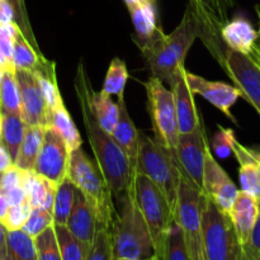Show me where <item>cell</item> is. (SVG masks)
Here are the masks:
<instances>
[{
    "instance_id": "836d02e7",
    "label": "cell",
    "mask_w": 260,
    "mask_h": 260,
    "mask_svg": "<svg viewBox=\"0 0 260 260\" xmlns=\"http://www.w3.org/2000/svg\"><path fill=\"white\" fill-rule=\"evenodd\" d=\"M86 260H113V238L111 228L103 225L96 226L93 244Z\"/></svg>"
},
{
    "instance_id": "484cf974",
    "label": "cell",
    "mask_w": 260,
    "mask_h": 260,
    "mask_svg": "<svg viewBox=\"0 0 260 260\" xmlns=\"http://www.w3.org/2000/svg\"><path fill=\"white\" fill-rule=\"evenodd\" d=\"M48 127H52L60 134L70 151L81 146V136L76 128L75 123H74L73 118L69 114L68 109L65 108L63 102L58 103L51 111L50 117H48Z\"/></svg>"
},
{
    "instance_id": "60d3db41",
    "label": "cell",
    "mask_w": 260,
    "mask_h": 260,
    "mask_svg": "<svg viewBox=\"0 0 260 260\" xmlns=\"http://www.w3.org/2000/svg\"><path fill=\"white\" fill-rule=\"evenodd\" d=\"M243 251L244 260H258V256L260 255V202L255 223Z\"/></svg>"
},
{
    "instance_id": "5bb4252c",
    "label": "cell",
    "mask_w": 260,
    "mask_h": 260,
    "mask_svg": "<svg viewBox=\"0 0 260 260\" xmlns=\"http://www.w3.org/2000/svg\"><path fill=\"white\" fill-rule=\"evenodd\" d=\"M238 192L239 189L235 183L218 164L211 152V149H208L206 152L205 167H203V194L210 198L221 210L229 212L238 196Z\"/></svg>"
},
{
    "instance_id": "277c9868",
    "label": "cell",
    "mask_w": 260,
    "mask_h": 260,
    "mask_svg": "<svg viewBox=\"0 0 260 260\" xmlns=\"http://www.w3.org/2000/svg\"><path fill=\"white\" fill-rule=\"evenodd\" d=\"M136 172L149 178L165 196L177 218L178 190L182 170L174 155L154 139L140 134V150Z\"/></svg>"
},
{
    "instance_id": "d4e9b609",
    "label": "cell",
    "mask_w": 260,
    "mask_h": 260,
    "mask_svg": "<svg viewBox=\"0 0 260 260\" xmlns=\"http://www.w3.org/2000/svg\"><path fill=\"white\" fill-rule=\"evenodd\" d=\"M25 127H27V123L23 119L22 114L0 112V135H2V144L8 150L13 161L17 157L20 142H22L23 136H24Z\"/></svg>"
},
{
    "instance_id": "ee69618b",
    "label": "cell",
    "mask_w": 260,
    "mask_h": 260,
    "mask_svg": "<svg viewBox=\"0 0 260 260\" xmlns=\"http://www.w3.org/2000/svg\"><path fill=\"white\" fill-rule=\"evenodd\" d=\"M13 164H14V161H13V159L10 157L8 150L5 149L4 145L0 144V174H2L3 172H5L8 168L12 167Z\"/></svg>"
},
{
    "instance_id": "f546056e",
    "label": "cell",
    "mask_w": 260,
    "mask_h": 260,
    "mask_svg": "<svg viewBox=\"0 0 260 260\" xmlns=\"http://www.w3.org/2000/svg\"><path fill=\"white\" fill-rule=\"evenodd\" d=\"M53 228L60 248L61 260H86L88 251L85 250L83 244L73 235L68 226L53 223Z\"/></svg>"
},
{
    "instance_id": "d6a6232c",
    "label": "cell",
    "mask_w": 260,
    "mask_h": 260,
    "mask_svg": "<svg viewBox=\"0 0 260 260\" xmlns=\"http://www.w3.org/2000/svg\"><path fill=\"white\" fill-rule=\"evenodd\" d=\"M162 260H190L182 228L177 220L170 226L169 233L165 238Z\"/></svg>"
},
{
    "instance_id": "d590c367",
    "label": "cell",
    "mask_w": 260,
    "mask_h": 260,
    "mask_svg": "<svg viewBox=\"0 0 260 260\" xmlns=\"http://www.w3.org/2000/svg\"><path fill=\"white\" fill-rule=\"evenodd\" d=\"M10 5H12L13 10H14V23L18 25L20 32L25 37V40L38 51L41 52L40 43L36 40V36L33 33L32 24L29 20V14H28L27 7H25L24 0H7Z\"/></svg>"
},
{
    "instance_id": "b9f144b4",
    "label": "cell",
    "mask_w": 260,
    "mask_h": 260,
    "mask_svg": "<svg viewBox=\"0 0 260 260\" xmlns=\"http://www.w3.org/2000/svg\"><path fill=\"white\" fill-rule=\"evenodd\" d=\"M7 197L8 202L10 206L14 205H20V203L28 202L27 201V193H25L24 187H15L12 189L7 190V192H3Z\"/></svg>"
},
{
    "instance_id": "e575fe53",
    "label": "cell",
    "mask_w": 260,
    "mask_h": 260,
    "mask_svg": "<svg viewBox=\"0 0 260 260\" xmlns=\"http://www.w3.org/2000/svg\"><path fill=\"white\" fill-rule=\"evenodd\" d=\"M33 239L38 260H61L60 248L53 225L36 235Z\"/></svg>"
},
{
    "instance_id": "8992f818",
    "label": "cell",
    "mask_w": 260,
    "mask_h": 260,
    "mask_svg": "<svg viewBox=\"0 0 260 260\" xmlns=\"http://www.w3.org/2000/svg\"><path fill=\"white\" fill-rule=\"evenodd\" d=\"M134 188L137 203L151 234L155 260H162L165 238L177 218L169 202L159 188L141 173H135Z\"/></svg>"
},
{
    "instance_id": "9c48e42d",
    "label": "cell",
    "mask_w": 260,
    "mask_h": 260,
    "mask_svg": "<svg viewBox=\"0 0 260 260\" xmlns=\"http://www.w3.org/2000/svg\"><path fill=\"white\" fill-rule=\"evenodd\" d=\"M177 221L182 228L190 260H206L202 240V190L182 173L178 190Z\"/></svg>"
},
{
    "instance_id": "4316f807",
    "label": "cell",
    "mask_w": 260,
    "mask_h": 260,
    "mask_svg": "<svg viewBox=\"0 0 260 260\" xmlns=\"http://www.w3.org/2000/svg\"><path fill=\"white\" fill-rule=\"evenodd\" d=\"M128 12L131 14L135 30H136L135 37L140 40H146L156 32L159 25H157L155 3L144 0L139 4L128 7Z\"/></svg>"
},
{
    "instance_id": "2e32d148",
    "label": "cell",
    "mask_w": 260,
    "mask_h": 260,
    "mask_svg": "<svg viewBox=\"0 0 260 260\" xmlns=\"http://www.w3.org/2000/svg\"><path fill=\"white\" fill-rule=\"evenodd\" d=\"M185 79L194 95L200 94L218 111L222 112L226 117H229L234 123H236V119L231 113V108L240 98V93L235 86L222 81L206 80L202 76L196 75L189 71H185Z\"/></svg>"
},
{
    "instance_id": "1f68e13d",
    "label": "cell",
    "mask_w": 260,
    "mask_h": 260,
    "mask_svg": "<svg viewBox=\"0 0 260 260\" xmlns=\"http://www.w3.org/2000/svg\"><path fill=\"white\" fill-rule=\"evenodd\" d=\"M127 79H128V73H127L126 63L119 57H114L107 70L102 91L108 95H123Z\"/></svg>"
},
{
    "instance_id": "ffe728a7",
    "label": "cell",
    "mask_w": 260,
    "mask_h": 260,
    "mask_svg": "<svg viewBox=\"0 0 260 260\" xmlns=\"http://www.w3.org/2000/svg\"><path fill=\"white\" fill-rule=\"evenodd\" d=\"M258 198L251 194V193L239 189L238 196H236L235 201H234L233 206L229 211V215H230L233 225L235 228L236 235H238L243 249L248 243L249 236H250L254 223H255L256 216H258Z\"/></svg>"
},
{
    "instance_id": "52a82bcc",
    "label": "cell",
    "mask_w": 260,
    "mask_h": 260,
    "mask_svg": "<svg viewBox=\"0 0 260 260\" xmlns=\"http://www.w3.org/2000/svg\"><path fill=\"white\" fill-rule=\"evenodd\" d=\"M145 86H146L154 140L168 151L172 152L175 157V147H177L179 129H178L177 111H175L172 89L167 88L161 80L154 76H150Z\"/></svg>"
},
{
    "instance_id": "e0dca14e",
    "label": "cell",
    "mask_w": 260,
    "mask_h": 260,
    "mask_svg": "<svg viewBox=\"0 0 260 260\" xmlns=\"http://www.w3.org/2000/svg\"><path fill=\"white\" fill-rule=\"evenodd\" d=\"M185 68L180 69L178 75L170 84V89L174 95L175 111H177V122L179 134H187L197 128L201 123L200 113L197 111L194 102V94L190 90L185 79Z\"/></svg>"
},
{
    "instance_id": "ba28073f",
    "label": "cell",
    "mask_w": 260,
    "mask_h": 260,
    "mask_svg": "<svg viewBox=\"0 0 260 260\" xmlns=\"http://www.w3.org/2000/svg\"><path fill=\"white\" fill-rule=\"evenodd\" d=\"M235 0H189L188 7L192 10L198 27V38L222 68L228 47L221 37L223 25L229 22L230 10Z\"/></svg>"
},
{
    "instance_id": "83f0119b",
    "label": "cell",
    "mask_w": 260,
    "mask_h": 260,
    "mask_svg": "<svg viewBox=\"0 0 260 260\" xmlns=\"http://www.w3.org/2000/svg\"><path fill=\"white\" fill-rule=\"evenodd\" d=\"M7 253L8 260H38L35 239L23 229L8 230Z\"/></svg>"
},
{
    "instance_id": "7dc6e473",
    "label": "cell",
    "mask_w": 260,
    "mask_h": 260,
    "mask_svg": "<svg viewBox=\"0 0 260 260\" xmlns=\"http://www.w3.org/2000/svg\"><path fill=\"white\" fill-rule=\"evenodd\" d=\"M255 12H256V15H258L259 18V30H258V40H256V43H255V47H254L253 52L256 53V55L260 57V4H258L255 7Z\"/></svg>"
},
{
    "instance_id": "db71d44e",
    "label": "cell",
    "mask_w": 260,
    "mask_h": 260,
    "mask_svg": "<svg viewBox=\"0 0 260 260\" xmlns=\"http://www.w3.org/2000/svg\"><path fill=\"white\" fill-rule=\"evenodd\" d=\"M0 144H2V135H0Z\"/></svg>"
},
{
    "instance_id": "6da1fadb",
    "label": "cell",
    "mask_w": 260,
    "mask_h": 260,
    "mask_svg": "<svg viewBox=\"0 0 260 260\" xmlns=\"http://www.w3.org/2000/svg\"><path fill=\"white\" fill-rule=\"evenodd\" d=\"M74 85H75L81 114H83L84 127H85L86 135H88L91 151L95 157L96 168L101 172L102 177L113 197L114 203H117L121 200L122 196L128 192L134 185V178L136 172L132 169L131 162L128 161L119 145L114 141L112 135L104 131L91 114L88 102H86L83 84H81L78 74L74 80Z\"/></svg>"
},
{
    "instance_id": "74e56055",
    "label": "cell",
    "mask_w": 260,
    "mask_h": 260,
    "mask_svg": "<svg viewBox=\"0 0 260 260\" xmlns=\"http://www.w3.org/2000/svg\"><path fill=\"white\" fill-rule=\"evenodd\" d=\"M30 211H32V207H30V205L28 202L9 206V210H8L5 218L3 220V223H4V226L8 230H18V229H22L25 221L29 217Z\"/></svg>"
},
{
    "instance_id": "30bf717a",
    "label": "cell",
    "mask_w": 260,
    "mask_h": 260,
    "mask_svg": "<svg viewBox=\"0 0 260 260\" xmlns=\"http://www.w3.org/2000/svg\"><path fill=\"white\" fill-rule=\"evenodd\" d=\"M134 41L144 55L151 76L170 86L180 69L184 68V60L172 47L164 30L159 27L151 37L146 40L134 37Z\"/></svg>"
},
{
    "instance_id": "7402d4cb",
    "label": "cell",
    "mask_w": 260,
    "mask_h": 260,
    "mask_svg": "<svg viewBox=\"0 0 260 260\" xmlns=\"http://www.w3.org/2000/svg\"><path fill=\"white\" fill-rule=\"evenodd\" d=\"M231 151L239 162V178L241 189L251 193L258 198L259 194V165L255 149L244 146L234 137L231 142Z\"/></svg>"
},
{
    "instance_id": "5b68a950",
    "label": "cell",
    "mask_w": 260,
    "mask_h": 260,
    "mask_svg": "<svg viewBox=\"0 0 260 260\" xmlns=\"http://www.w3.org/2000/svg\"><path fill=\"white\" fill-rule=\"evenodd\" d=\"M202 240L206 260H244L243 246L229 212L202 193Z\"/></svg>"
},
{
    "instance_id": "f1b7e54d",
    "label": "cell",
    "mask_w": 260,
    "mask_h": 260,
    "mask_svg": "<svg viewBox=\"0 0 260 260\" xmlns=\"http://www.w3.org/2000/svg\"><path fill=\"white\" fill-rule=\"evenodd\" d=\"M0 112L22 114L20 91L15 70H4L0 81Z\"/></svg>"
},
{
    "instance_id": "8fae6325",
    "label": "cell",
    "mask_w": 260,
    "mask_h": 260,
    "mask_svg": "<svg viewBox=\"0 0 260 260\" xmlns=\"http://www.w3.org/2000/svg\"><path fill=\"white\" fill-rule=\"evenodd\" d=\"M222 69L230 76L240 96L260 116V65L251 55L228 48Z\"/></svg>"
},
{
    "instance_id": "ab89813d",
    "label": "cell",
    "mask_w": 260,
    "mask_h": 260,
    "mask_svg": "<svg viewBox=\"0 0 260 260\" xmlns=\"http://www.w3.org/2000/svg\"><path fill=\"white\" fill-rule=\"evenodd\" d=\"M27 173L28 172L19 169L14 164L8 168L5 172L0 174V192H7V190L15 187H23Z\"/></svg>"
},
{
    "instance_id": "f5cc1de1",
    "label": "cell",
    "mask_w": 260,
    "mask_h": 260,
    "mask_svg": "<svg viewBox=\"0 0 260 260\" xmlns=\"http://www.w3.org/2000/svg\"><path fill=\"white\" fill-rule=\"evenodd\" d=\"M146 2H149V3H155V0H146Z\"/></svg>"
},
{
    "instance_id": "4dcf8cb0",
    "label": "cell",
    "mask_w": 260,
    "mask_h": 260,
    "mask_svg": "<svg viewBox=\"0 0 260 260\" xmlns=\"http://www.w3.org/2000/svg\"><path fill=\"white\" fill-rule=\"evenodd\" d=\"M74 192H75V187L69 178H66L57 185L52 208L53 223L66 225L71 208H73Z\"/></svg>"
},
{
    "instance_id": "f35d334b",
    "label": "cell",
    "mask_w": 260,
    "mask_h": 260,
    "mask_svg": "<svg viewBox=\"0 0 260 260\" xmlns=\"http://www.w3.org/2000/svg\"><path fill=\"white\" fill-rule=\"evenodd\" d=\"M235 137L233 129L223 128V127H218L217 134L213 136L212 139V150L218 157H228L229 155L233 154L231 151V142Z\"/></svg>"
},
{
    "instance_id": "cb8c5ba5",
    "label": "cell",
    "mask_w": 260,
    "mask_h": 260,
    "mask_svg": "<svg viewBox=\"0 0 260 260\" xmlns=\"http://www.w3.org/2000/svg\"><path fill=\"white\" fill-rule=\"evenodd\" d=\"M50 60L38 52L23 36L20 29H18L14 37V50H13V63L15 70H25L36 73L45 68Z\"/></svg>"
},
{
    "instance_id": "681fc988",
    "label": "cell",
    "mask_w": 260,
    "mask_h": 260,
    "mask_svg": "<svg viewBox=\"0 0 260 260\" xmlns=\"http://www.w3.org/2000/svg\"><path fill=\"white\" fill-rule=\"evenodd\" d=\"M141 2H144V0H124V3H126L127 8L132 7V5L139 4V3H141Z\"/></svg>"
},
{
    "instance_id": "c3c4849f",
    "label": "cell",
    "mask_w": 260,
    "mask_h": 260,
    "mask_svg": "<svg viewBox=\"0 0 260 260\" xmlns=\"http://www.w3.org/2000/svg\"><path fill=\"white\" fill-rule=\"evenodd\" d=\"M256 159H258V165H259V194H258V201L260 202V150L255 149Z\"/></svg>"
},
{
    "instance_id": "4fadbf2b",
    "label": "cell",
    "mask_w": 260,
    "mask_h": 260,
    "mask_svg": "<svg viewBox=\"0 0 260 260\" xmlns=\"http://www.w3.org/2000/svg\"><path fill=\"white\" fill-rule=\"evenodd\" d=\"M70 154V149L60 134L52 127H46L35 173L58 185L68 178Z\"/></svg>"
},
{
    "instance_id": "f6af8a7d",
    "label": "cell",
    "mask_w": 260,
    "mask_h": 260,
    "mask_svg": "<svg viewBox=\"0 0 260 260\" xmlns=\"http://www.w3.org/2000/svg\"><path fill=\"white\" fill-rule=\"evenodd\" d=\"M7 233L8 229L0 221V260H8L7 253Z\"/></svg>"
},
{
    "instance_id": "7bdbcfd3",
    "label": "cell",
    "mask_w": 260,
    "mask_h": 260,
    "mask_svg": "<svg viewBox=\"0 0 260 260\" xmlns=\"http://www.w3.org/2000/svg\"><path fill=\"white\" fill-rule=\"evenodd\" d=\"M14 22V10L7 0H0V25Z\"/></svg>"
},
{
    "instance_id": "8d00e7d4",
    "label": "cell",
    "mask_w": 260,
    "mask_h": 260,
    "mask_svg": "<svg viewBox=\"0 0 260 260\" xmlns=\"http://www.w3.org/2000/svg\"><path fill=\"white\" fill-rule=\"evenodd\" d=\"M53 225V215L51 211L46 210L43 207H37L32 208L30 211V215L28 217V220L25 221V223L23 225V230L25 233L29 234L30 236L35 238L36 235H38L40 233H42L43 230H46L47 228Z\"/></svg>"
},
{
    "instance_id": "d6986e66",
    "label": "cell",
    "mask_w": 260,
    "mask_h": 260,
    "mask_svg": "<svg viewBox=\"0 0 260 260\" xmlns=\"http://www.w3.org/2000/svg\"><path fill=\"white\" fill-rule=\"evenodd\" d=\"M118 119L112 129L111 135L114 141L119 145L122 151L131 162L132 169L136 172L137 157L140 150V132L137 131L124 103V95H118Z\"/></svg>"
},
{
    "instance_id": "3957f363",
    "label": "cell",
    "mask_w": 260,
    "mask_h": 260,
    "mask_svg": "<svg viewBox=\"0 0 260 260\" xmlns=\"http://www.w3.org/2000/svg\"><path fill=\"white\" fill-rule=\"evenodd\" d=\"M68 178L93 208L98 225L112 229L117 213L116 203L101 172L88 159L81 146L71 151Z\"/></svg>"
},
{
    "instance_id": "816d5d0a",
    "label": "cell",
    "mask_w": 260,
    "mask_h": 260,
    "mask_svg": "<svg viewBox=\"0 0 260 260\" xmlns=\"http://www.w3.org/2000/svg\"><path fill=\"white\" fill-rule=\"evenodd\" d=\"M3 73H4V69L0 66V81H2V78H3Z\"/></svg>"
},
{
    "instance_id": "11a10c76",
    "label": "cell",
    "mask_w": 260,
    "mask_h": 260,
    "mask_svg": "<svg viewBox=\"0 0 260 260\" xmlns=\"http://www.w3.org/2000/svg\"><path fill=\"white\" fill-rule=\"evenodd\" d=\"M258 260H260V255H259V256H258Z\"/></svg>"
},
{
    "instance_id": "7c38bea8",
    "label": "cell",
    "mask_w": 260,
    "mask_h": 260,
    "mask_svg": "<svg viewBox=\"0 0 260 260\" xmlns=\"http://www.w3.org/2000/svg\"><path fill=\"white\" fill-rule=\"evenodd\" d=\"M208 149L210 146H208L203 122L192 132L179 134L178 136L175 160L183 174L201 190H202L205 157Z\"/></svg>"
},
{
    "instance_id": "ac0fdd59",
    "label": "cell",
    "mask_w": 260,
    "mask_h": 260,
    "mask_svg": "<svg viewBox=\"0 0 260 260\" xmlns=\"http://www.w3.org/2000/svg\"><path fill=\"white\" fill-rule=\"evenodd\" d=\"M66 226L73 233V235L83 244L89 254L98 222H96L93 208L86 202V200L78 188H75V192H74L73 208H71V212L69 215Z\"/></svg>"
},
{
    "instance_id": "44dd1931",
    "label": "cell",
    "mask_w": 260,
    "mask_h": 260,
    "mask_svg": "<svg viewBox=\"0 0 260 260\" xmlns=\"http://www.w3.org/2000/svg\"><path fill=\"white\" fill-rule=\"evenodd\" d=\"M258 36V30H255L253 24L243 17L229 20L221 30V37L226 47L245 55L253 52Z\"/></svg>"
},
{
    "instance_id": "9a60e30c",
    "label": "cell",
    "mask_w": 260,
    "mask_h": 260,
    "mask_svg": "<svg viewBox=\"0 0 260 260\" xmlns=\"http://www.w3.org/2000/svg\"><path fill=\"white\" fill-rule=\"evenodd\" d=\"M15 76L19 84L22 117L27 126L48 127L50 111L36 75L30 71L15 70Z\"/></svg>"
},
{
    "instance_id": "bcb514c9",
    "label": "cell",
    "mask_w": 260,
    "mask_h": 260,
    "mask_svg": "<svg viewBox=\"0 0 260 260\" xmlns=\"http://www.w3.org/2000/svg\"><path fill=\"white\" fill-rule=\"evenodd\" d=\"M9 206L10 205L9 202H8L5 194L3 192H0V221H2V222L5 218V216H7L8 210H9Z\"/></svg>"
},
{
    "instance_id": "603a6c76",
    "label": "cell",
    "mask_w": 260,
    "mask_h": 260,
    "mask_svg": "<svg viewBox=\"0 0 260 260\" xmlns=\"http://www.w3.org/2000/svg\"><path fill=\"white\" fill-rule=\"evenodd\" d=\"M45 126H27L24 136L20 142L14 165L24 172H35V164L37 160L38 152L42 146L43 136H45Z\"/></svg>"
},
{
    "instance_id": "f907efd6",
    "label": "cell",
    "mask_w": 260,
    "mask_h": 260,
    "mask_svg": "<svg viewBox=\"0 0 260 260\" xmlns=\"http://www.w3.org/2000/svg\"><path fill=\"white\" fill-rule=\"evenodd\" d=\"M250 55H251V56H253V57H254V58H255V60H256V61H258V63H259V65H260V57H259V56H258V55H256V53H254V52H251V53H250Z\"/></svg>"
},
{
    "instance_id": "7a4b0ae2",
    "label": "cell",
    "mask_w": 260,
    "mask_h": 260,
    "mask_svg": "<svg viewBox=\"0 0 260 260\" xmlns=\"http://www.w3.org/2000/svg\"><path fill=\"white\" fill-rule=\"evenodd\" d=\"M112 225L113 260H155L151 234L137 203L134 185L116 203Z\"/></svg>"
}]
</instances>
